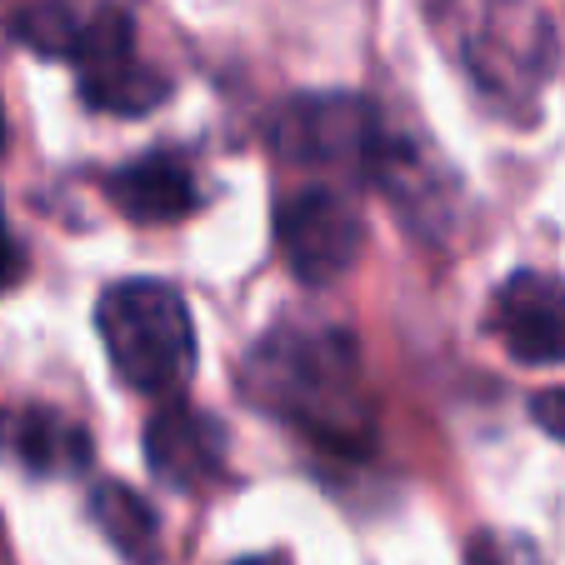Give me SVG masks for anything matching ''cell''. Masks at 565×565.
I'll use <instances>...</instances> for the list:
<instances>
[{
    "label": "cell",
    "instance_id": "6da1fadb",
    "mask_svg": "<svg viewBox=\"0 0 565 565\" xmlns=\"http://www.w3.org/2000/svg\"><path fill=\"white\" fill-rule=\"evenodd\" d=\"M241 391L266 416L320 450L361 456L375 440V411L365 391V361L351 331L335 326H276L241 365Z\"/></svg>",
    "mask_w": 565,
    "mask_h": 565
},
{
    "label": "cell",
    "instance_id": "7a4b0ae2",
    "mask_svg": "<svg viewBox=\"0 0 565 565\" xmlns=\"http://www.w3.org/2000/svg\"><path fill=\"white\" fill-rule=\"evenodd\" d=\"M21 41L75 65L81 100L106 116H146L171 96L166 75L136 51V25L110 0H41L21 15Z\"/></svg>",
    "mask_w": 565,
    "mask_h": 565
},
{
    "label": "cell",
    "instance_id": "3957f363",
    "mask_svg": "<svg viewBox=\"0 0 565 565\" xmlns=\"http://www.w3.org/2000/svg\"><path fill=\"white\" fill-rule=\"evenodd\" d=\"M96 326L116 375L140 395H175L195 371V326L166 280H120L100 296Z\"/></svg>",
    "mask_w": 565,
    "mask_h": 565
},
{
    "label": "cell",
    "instance_id": "277c9868",
    "mask_svg": "<svg viewBox=\"0 0 565 565\" xmlns=\"http://www.w3.org/2000/svg\"><path fill=\"white\" fill-rule=\"evenodd\" d=\"M466 65L476 75L480 96H491L501 110L521 116L555 65L551 21L531 0H486L476 31L466 35Z\"/></svg>",
    "mask_w": 565,
    "mask_h": 565
},
{
    "label": "cell",
    "instance_id": "5b68a950",
    "mask_svg": "<svg viewBox=\"0 0 565 565\" xmlns=\"http://www.w3.org/2000/svg\"><path fill=\"white\" fill-rule=\"evenodd\" d=\"M276 241L286 266L306 286H331L361 260L365 221L341 191L306 185L276 205Z\"/></svg>",
    "mask_w": 565,
    "mask_h": 565
},
{
    "label": "cell",
    "instance_id": "8992f818",
    "mask_svg": "<svg viewBox=\"0 0 565 565\" xmlns=\"http://www.w3.org/2000/svg\"><path fill=\"white\" fill-rule=\"evenodd\" d=\"M381 126L385 120L361 96H300L280 110L276 146L296 166H335V171H355L365 181Z\"/></svg>",
    "mask_w": 565,
    "mask_h": 565
},
{
    "label": "cell",
    "instance_id": "52a82bcc",
    "mask_svg": "<svg viewBox=\"0 0 565 565\" xmlns=\"http://www.w3.org/2000/svg\"><path fill=\"white\" fill-rule=\"evenodd\" d=\"M365 181L395 205V215L426 241L450 235V215H456V181L450 171L406 130L381 126L365 166Z\"/></svg>",
    "mask_w": 565,
    "mask_h": 565
},
{
    "label": "cell",
    "instance_id": "ba28073f",
    "mask_svg": "<svg viewBox=\"0 0 565 565\" xmlns=\"http://www.w3.org/2000/svg\"><path fill=\"white\" fill-rule=\"evenodd\" d=\"M491 335L525 365H565V280L515 270L491 300Z\"/></svg>",
    "mask_w": 565,
    "mask_h": 565
},
{
    "label": "cell",
    "instance_id": "9c48e42d",
    "mask_svg": "<svg viewBox=\"0 0 565 565\" xmlns=\"http://www.w3.org/2000/svg\"><path fill=\"white\" fill-rule=\"evenodd\" d=\"M146 460L175 491H205L225 476V426L205 411L171 401L146 426Z\"/></svg>",
    "mask_w": 565,
    "mask_h": 565
},
{
    "label": "cell",
    "instance_id": "30bf717a",
    "mask_svg": "<svg viewBox=\"0 0 565 565\" xmlns=\"http://www.w3.org/2000/svg\"><path fill=\"white\" fill-rule=\"evenodd\" d=\"M106 195L120 215L140 225H171L201 211V185L191 166L171 150H150V156L126 160L120 171L106 175Z\"/></svg>",
    "mask_w": 565,
    "mask_h": 565
},
{
    "label": "cell",
    "instance_id": "8fae6325",
    "mask_svg": "<svg viewBox=\"0 0 565 565\" xmlns=\"http://www.w3.org/2000/svg\"><path fill=\"white\" fill-rule=\"evenodd\" d=\"M90 515H96V525L110 535V545H116L126 561L156 565L160 525H156V511H150L136 491H126V486H116V480H100L96 495H90Z\"/></svg>",
    "mask_w": 565,
    "mask_h": 565
},
{
    "label": "cell",
    "instance_id": "7c38bea8",
    "mask_svg": "<svg viewBox=\"0 0 565 565\" xmlns=\"http://www.w3.org/2000/svg\"><path fill=\"white\" fill-rule=\"evenodd\" d=\"M15 456L31 470H45V476H71L90 460V436L75 420L55 416V411H31V416L15 420L11 436Z\"/></svg>",
    "mask_w": 565,
    "mask_h": 565
},
{
    "label": "cell",
    "instance_id": "4fadbf2b",
    "mask_svg": "<svg viewBox=\"0 0 565 565\" xmlns=\"http://www.w3.org/2000/svg\"><path fill=\"white\" fill-rule=\"evenodd\" d=\"M21 276H25V246L15 241V231L6 225V215H0V290H11Z\"/></svg>",
    "mask_w": 565,
    "mask_h": 565
},
{
    "label": "cell",
    "instance_id": "5bb4252c",
    "mask_svg": "<svg viewBox=\"0 0 565 565\" xmlns=\"http://www.w3.org/2000/svg\"><path fill=\"white\" fill-rule=\"evenodd\" d=\"M531 416H535V426H541V430H551L555 440H565V385H561V391H541V395H535Z\"/></svg>",
    "mask_w": 565,
    "mask_h": 565
},
{
    "label": "cell",
    "instance_id": "9a60e30c",
    "mask_svg": "<svg viewBox=\"0 0 565 565\" xmlns=\"http://www.w3.org/2000/svg\"><path fill=\"white\" fill-rule=\"evenodd\" d=\"M235 565H290L286 555H250V561H235Z\"/></svg>",
    "mask_w": 565,
    "mask_h": 565
},
{
    "label": "cell",
    "instance_id": "2e32d148",
    "mask_svg": "<svg viewBox=\"0 0 565 565\" xmlns=\"http://www.w3.org/2000/svg\"><path fill=\"white\" fill-rule=\"evenodd\" d=\"M0 150H6V116H0Z\"/></svg>",
    "mask_w": 565,
    "mask_h": 565
}]
</instances>
